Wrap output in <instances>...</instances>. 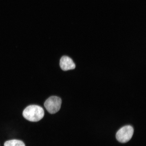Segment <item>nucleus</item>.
<instances>
[{
  "mask_svg": "<svg viewBox=\"0 0 146 146\" xmlns=\"http://www.w3.org/2000/svg\"><path fill=\"white\" fill-rule=\"evenodd\" d=\"M23 115V117L29 121L37 122L43 117L44 112L42 108L40 106L32 105L26 108Z\"/></svg>",
  "mask_w": 146,
  "mask_h": 146,
  "instance_id": "nucleus-1",
  "label": "nucleus"
},
{
  "mask_svg": "<svg viewBox=\"0 0 146 146\" xmlns=\"http://www.w3.org/2000/svg\"><path fill=\"white\" fill-rule=\"evenodd\" d=\"M62 100L56 96H52L46 100L44 106L46 109L50 114L56 113L61 108Z\"/></svg>",
  "mask_w": 146,
  "mask_h": 146,
  "instance_id": "nucleus-2",
  "label": "nucleus"
},
{
  "mask_svg": "<svg viewBox=\"0 0 146 146\" xmlns=\"http://www.w3.org/2000/svg\"><path fill=\"white\" fill-rule=\"evenodd\" d=\"M134 132V129L132 126L129 125L125 126L116 133V139L121 143H126L132 138Z\"/></svg>",
  "mask_w": 146,
  "mask_h": 146,
  "instance_id": "nucleus-3",
  "label": "nucleus"
},
{
  "mask_svg": "<svg viewBox=\"0 0 146 146\" xmlns=\"http://www.w3.org/2000/svg\"><path fill=\"white\" fill-rule=\"evenodd\" d=\"M60 65L62 70L64 71L72 70L76 67L75 64L72 60L67 56H63L61 58Z\"/></svg>",
  "mask_w": 146,
  "mask_h": 146,
  "instance_id": "nucleus-4",
  "label": "nucleus"
},
{
  "mask_svg": "<svg viewBox=\"0 0 146 146\" xmlns=\"http://www.w3.org/2000/svg\"><path fill=\"white\" fill-rule=\"evenodd\" d=\"M4 146H25L24 142L21 140L14 139L5 142Z\"/></svg>",
  "mask_w": 146,
  "mask_h": 146,
  "instance_id": "nucleus-5",
  "label": "nucleus"
}]
</instances>
